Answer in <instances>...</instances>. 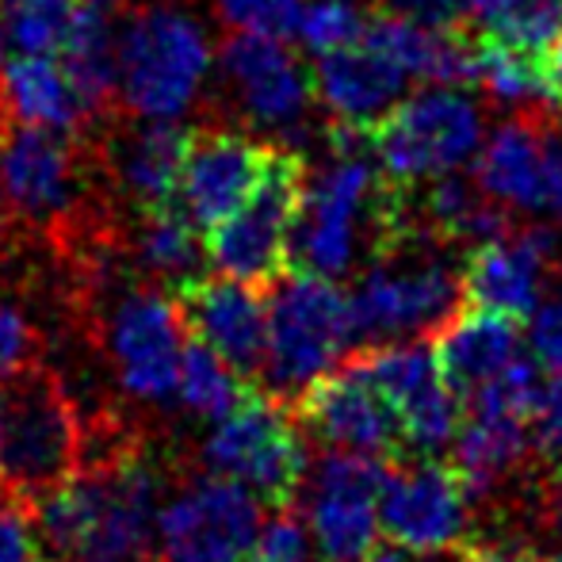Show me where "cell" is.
<instances>
[{
    "instance_id": "24",
    "label": "cell",
    "mask_w": 562,
    "mask_h": 562,
    "mask_svg": "<svg viewBox=\"0 0 562 562\" xmlns=\"http://www.w3.org/2000/svg\"><path fill=\"white\" fill-rule=\"evenodd\" d=\"M0 104L15 126H46L61 134H81L89 126L74 81L54 58L20 54L0 77Z\"/></svg>"
},
{
    "instance_id": "11",
    "label": "cell",
    "mask_w": 562,
    "mask_h": 562,
    "mask_svg": "<svg viewBox=\"0 0 562 562\" xmlns=\"http://www.w3.org/2000/svg\"><path fill=\"white\" fill-rule=\"evenodd\" d=\"M348 363L360 368L394 402L406 429V448L414 456H437L456 440V429L463 422V398L440 375L429 340L368 345L348 356Z\"/></svg>"
},
{
    "instance_id": "4",
    "label": "cell",
    "mask_w": 562,
    "mask_h": 562,
    "mask_svg": "<svg viewBox=\"0 0 562 562\" xmlns=\"http://www.w3.org/2000/svg\"><path fill=\"white\" fill-rule=\"evenodd\" d=\"M203 463L211 474L241 482L272 509L295 505L306 479V448L288 402L249 386L203 440Z\"/></svg>"
},
{
    "instance_id": "16",
    "label": "cell",
    "mask_w": 562,
    "mask_h": 562,
    "mask_svg": "<svg viewBox=\"0 0 562 562\" xmlns=\"http://www.w3.org/2000/svg\"><path fill=\"white\" fill-rule=\"evenodd\" d=\"M172 291H177L172 303H177L188 334L215 348L241 379H249V383L260 379L268 345V303L260 288L229 280V276L223 280L195 276Z\"/></svg>"
},
{
    "instance_id": "5",
    "label": "cell",
    "mask_w": 562,
    "mask_h": 562,
    "mask_svg": "<svg viewBox=\"0 0 562 562\" xmlns=\"http://www.w3.org/2000/svg\"><path fill=\"white\" fill-rule=\"evenodd\" d=\"M207 66V35L177 8H146L123 23L119 92L134 115L177 119L195 100Z\"/></svg>"
},
{
    "instance_id": "17",
    "label": "cell",
    "mask_w": 562,
    "mask_h": 562,
    "mask_svg": "<svg viewBox=\"0 0 562 562\" xmlns=\"http://www.w3.org/2000/svg\"><path fill=\"white\" fill-rule=\"evenodd\" d=\"M218 66L252 123L268 131H295L303 123L314 100V81L283 46V38L237 31L226 38Z\"/></svg>"
},
{
    "instance_id": "15",
    "label": "cell",
    "mask_w": 562,
    "mask_h": 562,
    "mask_svg": "<svg viewBox=\"0 0 562 562\" xmlns=\"http://www.w3.org/2000/svg\"><path fill=\"white\" fill-rule=\"evenodd\" d=\"M474 184L505 207L562 218V126L513 119L490 134Z\"/></svg>"
},
{
    "instance_id": "35",
    "label": "cell",
    "mask_w": 562,
    "mask_h": 562,
    "mask_svg": "<svg viewBox=\"0 0 562 562\" xmlns=\"http://www.w3.org/2000/svg\"><path fill=\"white\" fill-rule=\"evenodd\" d=\"M0 562H46L35 513L0 497Z\"/></svg>"
},
{
    "instance_id": "29",
    "label": "cell",
    "mask_w": 562,
    "mask_h": 562,
    "mask_svg": "<svg viewBox=\"0 0 562 562\" xmlns=\"http://www.w3.org/2000/svg\"><path fill=\"white\" fill-rule=\"evenodd\" d=\"M474 20L482 35L543 54L562 31V0H479Z\"/></svg>"
},
{
    "instance_id": "33",
    "label": "cell",
    "mask_w": 562,
    "mask_h": 562,
    "mask_svg": "<svg viewBox=\"0 0 562 562\" xmlns=\"http://www.w3.org/2000/svg\"><path fill=\"white\" fill-rule=\"evenodd\" d=\"M226 23L237 31H257V35L291 38L299 27L303 0H218Z\"/></svg>"
},
{
    "instance_id": "36",
    "label": "cell",
    "mask_w": 562,
    "mask_h": 562,
    "mask_svg": "<svg viewBox=\"0 0 562 562\" xmlns=\"http://www.w3.org/2000/svg\"><path fill=\"white\" fill-rule=\"evenodd\" d=\"M35 356H38V334L27 322V314L20 306L0 303V379L35 363Z\"/></svg>"
},
{
    "instance_id": "39",
    "label": "cell",
    "mask_w": 562,
    "mask_h": 562,
    "mask_svg": "<svg viewBox=\"0 0 562 562\" xmlns=\"http://www.w3.org/2000/svg\"><path fill=\"white\" fill-rule=\"evenodd\" d=\"M543 66V85H548V104L562 112V31L551 38V46L540 54Z\"/></svg>"
},
{
    "instance_id": "25",
    "label": "cell",
    "mask_w": 562,
    "mask_h": 562,
    "mask_svg": "<svg viewBox=\"0 0 562 562\" xmlns=\"http://www.w3.org/2000/svg\"><path fill=\"white\" fill-rule=\"evenodd\" d=\"M203 241L200 226L192 223L184 207L177 200L154 203V207L138 211V234H134V257L146 276H154L157 283H180L195 280L203 268Z\"/></svg>"
},
{
    "instance_id": "40",
    "label": "cell",
    "mask_w": 562,
    "mask_h": 562,
    "mask_svg": "<svg viewBox=\"0 0 562 562\" xmlns=\"http://www.w3.org/2000/svg\"><path fill=\"white\" fill-rule=\"evenodd\" d=\"M548 509L562 525V463H555V474H551V482H548Z\"/></svg>"
},
{
    "instance_id": "34",
    "label": "cell",
    "mask_w": 562,
    "mask_h": 562,
    "mask_svg": "<svg viewBox=\"0 0 562 562\" xmlns=\"http://www.w3.org/2000/svg\"><path fill=\"white\" fill-rule=\"evenodd\" d=\"M528 437H532L536 456L548 459V463H562V371H551L536 386Z\"/></svg>"
},
{
    "instance_id": "26",
    "label": "cell",
    "mask_w": 562,
    "mask_h": 562,
    "mask_svg": "<svg viewBox=\"0 0 562 562\" xmlns=\"http://www.w3.org/2000/svg\"><path fill=\"white\" fill-rule=\"evenodd\" d=\"M188 138H192L188 126L172 123V119H149L131 138V146L123 149L119 177H123L126 192L134 195L138 211L177 200V180L188 154Z\"/></svg>"
},
{
    "instance_id": "21",
    "label": "cell",
    "mask_w": 562,
    "mask_h": 562,
    "mask_svg": "<svg viewBox=\"0 0 562 562\" xmlns=\"http://www.w3.org/2000/svg\"><path fill=\"white\" fill-rule=\"evenodd\" d=\"M363 43L391 58L409 81L474 85V38L463 27H429L391 8L363 20Z\"/></svg>"
},
{
    "instance_id": "18",
    "label": "cell",
    "mask_w": 562,
    "mask_h": 562,
    "mask_svg": "<svg viewBox=\"0 0 562 562\" xmlns=\"http://www.w3.org/2000/svg\"><path fill=\"white\" fill-rule=\"evenodd\" d=\"M551 257H555V234L543 226L505 229L497 237H486L467 252L459 268L463 303L528 322L540 306Z\"/></svg>"
},
{
    "instance_id": "37",
    "label": "cell",
    "mask_w": 562,
    "mask_h": 562,
    "mask_svg": "<svg viewBox=\"0 0 562 562\" xmlns=\"http://www.w3.org/2000/svg\"><path fill=\"white\" fill-rule=\"evenodd\" d=\"M532 356L543 371H562V295L536 306L532 318Z\"/></svg>"
},
{
    "instance_id": "43",
    "label": "cell",
    "mask_w": 562,
    "mask_h": 562,
    "mask_svg": "<svg viewBox=\"0 0 562 562\" xmlns=\"http://www.w3.org/2000/svg\"><path fill=\"white\" fill-rule=\"evenodd\" d=\"M15 4V0H0V15H4L8 12V8H12Z\"/></svg>"
},
{
    "instance_id": "31",
    "label": "cell",
    "mask_w": 562,
    "mask_h": 562,
    "mask_svg": "<svg viewBox=\"0 0 562 562\" xmlns=\"http://www.w3.org/2000/svg\"><path fill=\"white\" fill-rule=\"evenodd\" d=\"M363 20L368 15L352 4V0H314L299 12V43L311 54H329L337 46H348L363 35Z\"/></svg>"
},
{
    "instance_id": "2",
    "label": "cell",
    "mask_w": 562,
    "mask_h": 562,
    "mask_svg": "<svg viewBox=\"0 0 562 562\" xmlns=\"http://www.w3.org/2000/svg\"><path fill=\"white\" fill-rule=\"evenodd\" d=\"M268 303V345L260 391L295 402L314 379L334 371L356 345L352 306L329 276L288 272L272 283Z\"/></svg>"
},
{
    "instance_id": "22",
    "label": "cell",
    "mask_w": 562,
    "mask_h": 562,
    "mask_svg": "<svg viewBox=\"0 0 562 562\" xmlns=\"http://www.w3.org/2000/svg\"><path fill=\"white\" fill-rule=\"evenodd\" d=\"M520 318H509L502 311L486 306H459L440 329L429 334L432 356L440 363V375L451 383V391L463 398L474 386L502 375L513 360H520Z\"/></svg>"
},
{
    "instance_id": "12",
    "label": "cell",
    "mask_w": 562,
    "mask_h": 562,
    "mask_svg": "<svg viewBox=\"0 0 562 562\" xmlns=\"http://www.w3.org/2000/svg\"><path fill=\"white\" fill-rule=\"evenodd\" d=\"M386 459L360 451H334L311 467L303 479L306 525L326 562H360L379 543V490Z\"/></svg>"
},
{
    "instance_id": "10",
    "label": "cell",
    "mask_w": 562,
    "mask_h": 562,
    "mask_svg": "<svg viewBox=\"0 0 562 562\" xmlns=\"http://www.w3.org/2000/svg\"><path fill=\"white\" fill-rule=\"evenodd\" d=\"M260 528V497L241 482L207 474L157 509V562H241Z\"/></svg>"
},
{
    "instance_id": "38",
    "label": "cell",
    "mask_w": 562,
    "mask_h": 562,
    "mask_svg": "<svg viewBox=\"0 0 562 562\" xmlns=\"http://www.w3.org/2000/svg\"><path fill=\"white\" fill-rule=\"evenodd\" d=\"M386 8L429 27H459V15H463L456 0H386Z\"/></svg>"
},
{
    "instance_id": "41",
    "label": "cell",
    "mask_w": 562,
    "mask_h": 562,
    "mask_svg": "<svg viewBox=\"0 0 562 562\" xmlns=\"http://www.w3.org/2000/svg\"><path fill=\"white\" fill-rule=\"evenodd\" d=\"M456 4H459V12H463V15H474V8H479V0H456Z\"/></svg>"
},
{
    "instance_id": "9",
    "label": "cell",
    "mask_w": 562,
    "mask_h": 562,
    "mask_svg": "<svg viewBox=\"0 0 562 562\" xmlns=\"http://www.w3.org/2000/svg\"><path fill=\"white\" fill-rule=\"evenodd\" d=\"M184 340L188 329L177 303L157 283L131 288L100 322V348L108 352L119 386L149 406L177 402Z\"/></svg>"
},
{
    "instance_id": "6",
    "label": "cell",
    "mask_w": 562,
    "mask_h": 562,
    "mask_svg": "<svg viewBox=\"0 0 562 562\" xmlns=\"http://www.w3.org/2000/svg\"><path fill=\"white\" fill-rule=\"evenodd\" d=\"M379 169L398 184L414 188L440 172H456L479 154L482 112L456 85H432L409 100H398L368 131Z\"/></svg>"
},
{
    "instance_id": "19",
    "label": "cell",
    "mask_w": 562,
    "mask_h": 562,
    "mask_svg": "<svg viewBox=\"0 0 562 562\" xmlns=\"http://www.w3.org/2000/svg\"><path fill=\"white\" fill-rule=\"evenodd\" d=\"M268 154L272 146L252 142L249 134L192 131L177 180V203L192 215L195 226L211 229L249 200L268 165Z\"/></svg>"
},
{
    "instance_id": "3",
    "label": "cell",
    "mask_w": 562,
    "mask_h": 562,
    "mask_svg": "<svg viewBox=\"0 0 562 562\" xmlns=\"http://www.w3.org/2000/svg\"><path fill=\"white\" fill-rule=\"evenodd\" d=\"M306 192V161L288 146H272L249 200L207 229V260L229 280L272 288L288 272L291 226Z\"/></svg>"
},
{
    "instance_id": "8",
    "label": "cell",
    "mask_w": 562,
    "mask_h": 562,
    "mask_svg": "<svg viewBox=\"0 0 562 562\" xmlns=\"http://www.w3.org/2000/svg\"><path fill=\"white\" fill-rule=\"evenodd\" d=\"M471 490L456 463L417 456L386 471L379 490V536L409 555H463L471 548Z\"/></svg>"
},
{
    "instance_id": "14",
    "label": "cell",
    "mask_w": 562,
    "mask_h": 562,
    "mask_svg": "<svg viewBox=\"0 0 562 562\" xmlns=\"http://www.w3.org/2000/svg\"><path fill=\"white\" fill-rule=\"evenodd\" d=\"M74 134L46 126H12L0 149V184L15 226L66 229L81 200V157Z\"/></svg>"
},
{
    "instance_id": "28",
    "label": "cell",
    "mask_w": 562,
    "mask_h": 562,
    "mask_svg": "<svg viewBox=\"0 0 562 562\" xmlns=\"http://www.w3.org/2000/svg\"><path fill=\"white\" fill-rule=\"evenodd\" d=\"M474 85H486L490 97L505 104H548L540 54L482 31L474 35Z\"/></svg>"
},
{
    "instance_id": "1",
    "label": "cell",
    "mask_w": 562,
    "mask_h": 562,
    "mask_svg": "<svg viewBox=\"0 0 562 562\" xmlns=\"http://www.w3.org/2000/svg\"><path fill=\"white\" fill-rule=\"evenodd\" d=\"M85 417L66 379L27 363L0 379V497L35 513L81 471Z\"/></svg>"
},
{
    "instance_id": "42",
    "label": "cell",
    "mask_w": 562,
    "mask_h": 562,
    "mask_svg": "<svg viewBox=\"0 0 562 562\" xmlns=\"http://www.w3.org/2000/svg\"><path fill=\"white\" fill-rule=\"evenodd\" d=\"M8 134V112H4V104H0V138Z\"/></svg>"
},
{
    "instance_id": "13",
    "label": "cell",
    "mask_w": 562,
    "mask_h": 562,
    "mask_svg": "<svg viewBox=\"0 0 562 562\" xmlns=\"http://www.w3.org/2000/svg\"><path fill=\"white\" fill-rule=\"evenodd\" d=\"M295 422L334 451H360L375 459H398L409 451L394 402L348 360L299 394Z\"/></svg>"
},
{
    "instance_id": "27",
    "label": "cell",
    "mask_w": 562,
    "mask_h": 562,
    "mask_svg": "<svg viewBox=\"0 0 562 562\" xmlns=\"http://www.w3.org/2000/svg\"><path fill=\"white\" fill-rule=\"evenodd\" d=\"M249 391V379H241L234 368L207 348L200 337L188 334L184 352H180V375H177V402L195 417L218 422L229 409L241 402V394Z\"/></svg>"
},
{
    "instance_id": "7",
    "label": "cell",
    "mask_w": 562,
    "mask_h": 562,
    "mask_svg": "<svg viewBox=\"0 0 562 562\" xmlns=\"http://www.w3.org/2000/svg\"><path fill=\"white\" fill-rule=\"evenodd\" d=\"M406 237L379 252L348 295L356 340L363 345L432 334L463 306V283L456 268L440 257L406 260Z\"/></svg>"
},
{
    "instance_id": "44",
    "label": "cell",
    "mask_w": 562,
    "mask_h": 562,
    "mask_svg": "<svg viewBox=\"0 0 562 562\" xmlns=\"http://www.w3.org/2000/svg\"><path fill=\"white\" fill-rule=\"evenodd\" d=\"M551 562H562V548L555 551V555H551Z\"/></svg>"
},
{
    "instance_id": "30",
    "label": "cell",
    "mask_w": 562,
    "mask_h": 562,
    "mask_svg": "<svg viewBox=\"0 0 562 562\" xmlns=\"http://www.w3.org/2000/svg\"><path fill=\"white\" fill-rule=\"evenodd\" d=\"M81 0H15L4 12L8 38L20 54L61 58Z\"/></svg>"
},
{
    "instance_id": "20",
    "label": "cell",
    "mask_w": 562,
    "mask_h": 562,
    "mask_svg": "<svg viewBox=\"0 0 562 562\" xmlns=\"http://www.w3.org/2000/svg\"><path fill=\"white\" fill-rule=\"evenodd\" d=\"M311 81L314 100H322V108H329L337 123L371 131L402 100L409 77L375 46L356 38L348 46L318 54V69Z\"/></svg>"
},
{
    "instance_id": "23",
    "label": "cell",
    "mask_w": 562,
    "mask_h": 562,
    "mask_svg": "<svg viewBox=\"0 0 562 562\" xmlns=\"http://www.w3.org/2000/svg\"><path fill=\"white\" fill-rule=\"evenodd\" d=\"M123 12L126 0H81L66 50H61V69L74 81L89 123L115 108Z\"/></svg>"
},
{
    "instance_id": "32",
    "label": "cell",
    "mask_w": 562,
    "mask_h": 562,
    "mask_svg": "<svg viewBox=\"0 0 562 562\" xmlns=\"http://www.w3.org/2000/svg\"><path fill=\"white\" fill-rule=\"evenodd\" d=\"M241 562H311V532L295 517V505L276 509L272 520L257 528Z\"/></svg>"
}]
</instances>
